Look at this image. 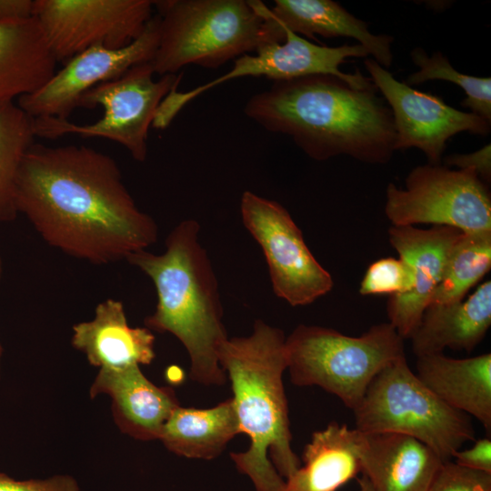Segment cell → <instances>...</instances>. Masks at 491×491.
<instances>
[{"label":"cell","instance_id":"cell-1","mask_svg":"<svg viewBox=\"0 0 491 491\" xmlns=\"http://www.w3.org/2000/svg\"><path fill=\"white\" fill-rule=\"evenodd\" d=\"M15 205L49 246L95 265L126 259L158 237L115 159L85 145L33 143L19 168Z\"/></svg>","mask_w":491,"mask_h":491},{"label":"cell","instance_id":"cell-2","mask_svg":"<svg viewBox=\"0 0 491 491\" xmlns=\"http://www.w3.org/2000/svg\"><path fill=\"white\" fill-rule=\"evenodd\" d=\"M376 91L312 75L275 81L248 99L244 113L266 130L290 136L312 159L346 155L385 165L394 155L396 134L391 110Z\"/></svg>","mask_w":491,"mask_h":491},{"label":"cell","instance_id":"cell-3","mask_svg":"<svg viewBox=\"0 0 491 491\" xmlns=\"http://www.w3.org/2000/svg\"><path fill=\"white\" fill-rule=\"evenodd\" d=\"M218 358L231 381L240 432L250 438L248 449L231 453V459L256 491H285L286 479L301 466L291 446L283 384L286 336L257 319L249 336L227 338Z\"/></svg>","mask_w":491,"mask_h":491},{"label":"cell","instance_id":"cell-4","mask_svg":"<svg viewBox=\"0 0 491 491\" xmlns=\"http://www.w3.org/2000/svg\"><path fill=\"white\" fill-rule=\"evenodd\" d=\"M199 230L195 220L182 221L168 235L163 254L140 250L125 260L149 276L155 287L156 306L145 317V327L170 333L182 343L194 381L222 386L227 376L218 354L228 336L217 279L199 242Z\"/></svg>","mask_w":491,"mask_h":491},{"label":"cell","instance_id":"cell-5","mask_svg":"<svg viewBox=\"0 0 491 491\" xmlns=\"http://www.w3.org/2000/svg\"><path fill=\"white\" fill-rule=\"evenodd\" d=\"M160 35L155 74H176L188 65L215 69L261 47L285 41V33L261 1H154Z\"/></svg>","mask_w":491,"mask_h":491},{"label":"cell","instance_id":"cell-6","mask_svg":"<svg viewBox=\"0 0 491 491\" xmlns=\"http://www.w3.org/2000/svg\"><path fill=\"white\" fill-rule=\"evenodd\" d=\"M286 351L294 385L319 386L352 410L373 378L406 356L404 338L388 322L374 325L359 336L299 325L286 338Z\"/></svg>","mask_w":491,"mask_h":491},{"label":"cell","instance_id":"cell-7","mask_svg":"<svg viewBox=\"0 0 491 491\" xmlns=\"http://www.w3.org/2000/svg\"><path fill=\"white\" fill-rule=\"evenodd\" d=\"M353 412L357 430L414 437L444 462L466 442L475 440L471 417L433 394L411 370L406 356L373 378Z\"/></svg>","mask_w":491,"mask_h":491},{"label":"cell","instance_id":"cell-8","mask_svg":"<svg viewBox=\"0 0 491 491\" xmlns=\"http://www.w3.org/2000/svg\"><path fill=\"white\" fill-rule=\"evenodd\" d=\"M151 62L131 67L120 77L101 83L85 92L77 107L104 109L103 116L89 125L56 117L33 118L35 136L56 138L67 134L102 137L123 145L132 157L144 162L148 130L164 98L177 89L183 74L154 78Z\"/></svg>","mask_w":491,"mask_h":491},{"label":"cell","instance_id":"cell-9","mask_svg":"<svg viewBox=\"0 0 491 491\" xmlns=\"http://www.w3.org/2000/svg\"><path fill=\"white\" fill-rule=\"evenodd\" d=\"M385 213L396 226L432 224L462 232L491 231V195L486 184L470 169L442 164L413 168L405 188L388 184Z\"/></svg>","mask_w":491,"mask_h":491},{"label":"cell","instance_id":"cell-10","mask_svg":"<svg viewBox=\"0 0 491 491\" xmlns=\"http://www.w3.org/2000/svg\"><path fill=\"white\" fill-rule=\"evenodd\" d=\"M284 32V42L266 45L255 52L256 55L239 56L235 59L232 69L221 76L189 91H171L158 106L153 126L166 128L182 108L199 95L226 81L245 76H264L275 82L312 75H331L357 89L372 86L371 79L358 69L354 73L340 70L347 58L369 55L361 45L326 46L314 44L286 29Z\"/></svg>","mask_w":491,"mask_h":491},{"label":"cell","instance_id":"cell-11","mask_svg":"<svg viewBox=\"0 0 491 491\" xmlns=\"http://www.w3.org/2000/svg\"><path fill=\"white\" fill-rule=\"evenodd\" d=\"M240 212L245 226L263 250L276 296L292 306H306L333 288L331 275L313 256L284 206L246 191Z\"/></svg>","mask_w":491,"mask_h":491},{"label":"cell","instance_id":"cell-12","mask_svg":"<svg viewBox=\"0 0 491 491\" xmlns=\"http://www.w3.org/2000/svg\"><path fill=\"white\" fill-rule=\"evenodd\" d=\"M150 0H34L33 16L56 62L95 45L121 48L153 16Z\"/></svg>","mask_w":491,"mask_h":491},{"label":"cell","instance_id":"cell-13","mask_svg":"<svg viewBox=\"0 0 491 491\" xmlns=\"http://www.w3.org/2000/svg\"><path fill=\"white\" fill-rule=\"evenodd\" d=\"M370 79L391 110L396 134L395 151L416 147L429 164H441L449 138L461 132L487 135L490 122L460 111L431 93L400 82L373 58L364 61Z\"/></svg>","mask_w":491,"mask_h":491},{"label":"cell","instance_id":"cell-14","mask_svg":"<svg viewBox=\"0 0 491 491\" xmlns=\"http://www.w3.org/2000/svg\"><path fill=\"white\" fill-rule=\"evenodd\" d=\"M159 35L160 16L155 14L129 45L116 49L95 45L77 54L42 86L18 98L16 104L33 118L67 119L89 89L120 77L136 65L151 62Z\"/></svg>","mask_w":491,"mask_h":491},{"label":"cell","instance_id":"cell-15","mask_svg":"<svg viewBox=\"0 0 491 491\" xmlns=\"http://www.w3.org/2000/svg\"><path fill=\"white\" fill-rule=\"evenodd\" d=\"M461 233L443 225L426 230L413 225L389 228L391 246L409 265L413 276L411 290L391 296L386 306L388 323L402 338H410L416 329L441 280L448 253Z\"/></svg>","mask_w":491,"mask_h":491},{"label":"cell","instance_id":"cell-16","mask_svg":"<svg viewBox=\"0 0 491 491\" xmlns=\"http://www.w3.org/2000/svg\"><path fill=\"white\" fill-rule=\"evenodd\" d=\"M89 394L92 398L101 394L109 396L118 428L144 441L159 439L165 424L180 406L172 388L155 386L138 365L99 368Z\"/></svg>","mask_w":491,"mask_h":491},{"label":"cell","instance_id":"cell-17","mask_svg":"<svg viewBox=\"0 0 491 491\" xmlns=\"http://www.w3.org/2000/svg\"><path fill=\"white\" fill-rule=\"evenodd\" d=\"M358 431L361 472L374 491H427L444 461L417 439Z\"/></svg>","mask_w":491,"mask_h":491},{"label":"cell","instance_id":"cell-18","mask_svg":"<svg viewBox=\"0 0 491 491\" xmlns=\"http://www.w3.org/2000/svg\"><path fill=\"white\" fill-rule=\"evenodd\" d=\"M71 343L99 368L149 365L155 356L152 331L131 327L123 303L113 298L96 306L92 320L73 326Z\"/></svg>","mask_w":491,"mask_h":491},{"label":"cell","instance_id":"cell-19","mask_svg":"<svg viewBox=\"0 0 491 491\" xmlns=\"http://www.w3.org/2000/svg\"><path fill=\"white\" fill-rule=\"evenodd\" d=\"M420 381L448 406L475 417L491 430V354L452 358L442 354L417 357Z\"/></svg>","mask_w":491,"mask_h":491},{"label":"cell","instance_id":"cell-20","mask_svg":"<svg viewBox=\"0 0 491 491\" xmlns=\"http://www.w3.org/2000/svg\"><path fill=\"white\" fill-rule=\"evenodd\" d=\"M491 325V282L460 302L429 306L410 336L416 357L442 354L446 348L471 352Z\"/></svg>","mask_w":491,"mask_h":491},{"label":"cell","instance_id":"cell-21","mask_svg":"<svg viewBox=\"0 0 491 491\" xmlns=\"http://www.w3.org/2000/svg\"><path fill=\"white\" fill-rule=\"evenodd\" d=\"M269 14L283 31L286 29L314 40L316 35L325 38H354L383 67L387 69L393 63V37L374 35L365 21L335 1L276 0Z\"/></svg>","mask_w":491,"mask_h":491},{"label":"cell","instance_id":"cell-22","mask_svg":"<svg viewBox=\"0 0 491 491\" xmlns=\"http://www.w3.org/2000/svg\"><path fill=\"white\" fill-rule=\"evenodd\" d=\"M56 64L34 16L0 24V105L38 89Z\"/></svg>","mask_w":491,"mask_h":491},{"label":"cell","instance_id":"cell-23","mask_svg":"<svg viewBox=\"0 0 491 491\" xmlns=\"http://www.w3.org/2000/svg\"><path fill=\"white\" fill-rule=\"evenodd\" d=\"M302 457L285 491H336L361 472L358 431L333 421L312 435Z\"/></svg>","mask_w":491,"mask_h":491},{"label":"cell","instance_id":"cell-24","mask_svg":"<svg viewBox=\"0 0 491 491\" xmlns=\"http://www.w3.org/2000/svg\"><path fill=\"white\" fill-rule=\"evenodd\" d=\"M241 434L232 397L205 409L177 406L165 424L159 440L172 453L186 458L217 457Z\"/></svg>","mask_w":491,"mask_h":491},{"label":"cell","instance_id":"cell-25","mask_svg":"<svg viewBox=\"0 0 491 491\" xmlns=\"http://www.w3.org/2000/svg\"><path fill=\"white\" fill-rule=\"evenodd\" d=\"M490 267L491 231L462 232L448 253L428 306L462 301Z\"/></svg>","mask_w":491,"mask_h":491},{"label":"cell","instance_id":"cell-26","mask_svg":"<svg viewBox=\"0 0 491 491\" xmlns=\"http://www.w3.org/2000/svg\"><path fill=\"white\" fill-rule=\"evenodd\" d=\"M35 137L33 117L16 102L0 105V223L15 218L16 180Z\"/></svg>","mask_w":491,"mask_h":491},{"label":"cell","instance_id":"cell-27","mask_svg":"<svg viewBox=\"0 0 491 491\" xmlns=\"http://www.w3.org/2000/svg\"><path fill=\"white\" fill-rule=\"evenodd\" d=\"M418 70L406 80L412 86L431 80H444L458 85L466 94L461 105L471 113L491 123V78L465 75L448 61L440 52L428 55L422 47H415L410 53Z\"/></svg>","mask_w":491,"mask_h":491},{"label":"cell","instance_id":"cell-28","mask_svg":"<svg viewBox=\"0 0 491 491\" xmlns=\"http://www.w3.org/2000/svg\"><path fill=\"white\" fill-rule=\"evenodd\" d=\"M413 286L412 271L401 258L386 257L372 263L359 287L362 296L407 293Z\"/></svg>","mask_w":491,"mask_h":491},{"label":"cell","instance_id":"cell-29","mask_svg":"<svg viewBox=\"0 0 491 491\" xmlns=\"http://www.w3.org/2000/svg\"><path fill=\"white\" fill-rule=\"evenodd\" d=\"M427 491H491V474L446 461L438 468Z\"/></svg>","mask_w":491,"mask_h":491},{"label":"cell","instance_id":"cell-30","mask_svg":"<svg viewBox=\"0 0 491 491\" xmlns=\"http://www.w3.org/2000/svg\"><path fill=\"white\" fill-rule=\"evenodd\" d=\"M0 491H80V487L76 479L69 475L16 480L0 472Z\"/></svg>","mask_w":491,"mask_h":491},{"label":"cell","instance_id":"cell-31","mask_svg":"<svg viewBox=\"0 0 491 491\" xmlns=\"http://www.w3.org/2000/svg\"><path fill=\"white\" fill-rule=\"evenodd\" d=\"M445 165L456 166L457 169H470L486 183L491 178V146L487 144L469 154H453L447 155Z\"/></svg>","mask_w":491,"mask_h":491},{"label":"cell","instance_id":"cell-32","mask_svg":"<svg viewBox=\"0 0 491 491\" xmlns=\"http://www.w3.org/2000/svg\"><path fill=\"white\" fill-rule=\"evenodd\" d=\"M452 458L463 467L491 474V440L479 438L471 447L455 452Z\"/></svg>","mask_w":491,"mask_h":491},{"label":"cell","instance_id":"cell-33","mask_svg":"<svg viewBox=\"0 0 491 491\" xmlns=\"http://www.w3.org/2000/svg\"><path fill=\"white\" fill-rule=\"evenodd\" d=\"M34 1L0 0V24L33 17Z\"/></svg>","mask_w":491,"mask_h":491},{"label":"cell","instance_id":"cell-34","mask_svg":"<svg viewBox=\"0 0 491 491\" xmlns=\"http://www.w3.org/2000/svg\"><path fill=\"white\" fill-rule=\"evenodd\" d=\"M359 491H374L370 483L365 476H363L359 480Z\"/></svg>","mask_w":491,"mask_h":491},{"label":"cell","instance_id":"cell-35","mask_svg":"<svg viewBox=\"0 0 491 491\" xmlns=\"http://www.w3.org/2000/svg\"><path fill=\"white\" fill-rule=\"evenodd\" d=\"M1 276H2V262L0 258V279H1Z\"/></svg>","mask_w":491,"mask_h":491},{"label":"cell","instance_id":"cell-36","mask_svg":"<svg viewBox=\"0 0 491 491\" xmlns=\"http://www.w3.org/2000/svg\"><path fill=\"white\" fill-rule=\"evenodd\" d=\"M2 353H3V348H2V346H1V343H0V361H1Z\"/></svg>","mask_w":491,"mask_h":491}]
</instances>
